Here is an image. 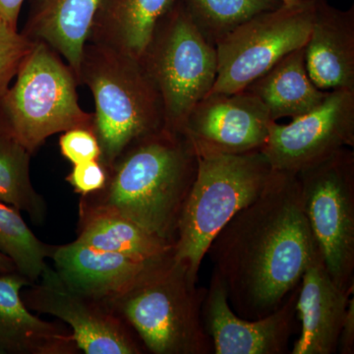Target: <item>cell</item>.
I'll list each match as a JSON object with an SVG mask.
<instances>
[{"mask_svg": "<svg viewBox=\"0 0 354 354\" xmlns=\"http://www.w3.org/2000/svg\"><path fill=\"white\" fill-rule=\"evenodd\" d=\"M50 258L53 269L69 290L102 302L124 290L153 261L157 260L135 259L84 245L76 241L53 246Z\"/></svg>", "mask_w": 354, "mask_h": 354, "instance_id": "16", "label": "cell"}, {"mask_svg": "<svg viewBox=\"0 0 354 354\" xmlns=\"http://www.w3.org/2000/svg\"><path fill=\"white\" fill-rule=\"evenodd\" d=\"M76 241L143 261L158 259L174 251V244L150 234L124 216L108 212H80Z\"/></svg>", "mask_w": 354, "mask_h": 354, "instance_id": "21", "label": "cell"}, {"mask_svg": "<svg viewBox=\"0 0 354 354\" xmlns=\"http://www.w3.org/2000/svg\"><path fill=\"white\" fill-rule=\"evenodd\" d=\"M264 104L249 91L209 93L190 111L183 133L197 155L260 151L272 122Z\"/></svg>", "mask_w": 354, "mask_h": 354, "instance_id": "12", "label": "cell"}, {"mask_svg": "<svg viewBox=\"0 0 354 354\" xmlns=\"http://www.w3.org/2000/svg\"><path fill=\"white\" fill-rule=\"evenodd\" d=\"M354 146V91H330L321 106L288 124L272 121L261 152L276 171L297 174Z\"/></svg>", "mask_w": 354, "mask_h": 354, "instance_id": "10", "label": "cell"}, {"mask_svg": "<svg viewBox=\"0 0 354 354\" xmlns=\"http://www.w3.org/2000/svg\"><path fill=\"white\" fill-rule=\"evenodd\" d=\"M65 180L82 197L104 189L108 181V169L99 160L73 165Z\"/></svg>", "mask_w": 354, "mask_h": 354, "instance_id": "27", "label": "cell"}, {"mask_svg": "<svg viewBox=\"0 0 354 354\" xmlns=\"http://www.w3.org/2000/svg\"><path fill=\"white\" fill-rule=\"evenodd\" d=\"M100 3L101 0H31L20 32L57 51L76 76Z\"/></svg>", "mask_w": 354, "mask_h": 354, "instance_id": "18", "label": "cell"}, {"mask_svg": "<svg viewBox=\"0 0 354 354\" xmlns=\"http://www.w3.org/2000/svg\"><path fill=\"white\" fill-rule=\"evenodd\" d=\"M31 311L64 321L79 351L86 354H141L134 332L104 302L69 290L53 267L46 265L41 279L22 293Z\"/></svg>", "mask_w": 354, "mask_h": 354, "instance_id": "11", "label": "cell"}, {"mask_svg": "<svg viewBox=\"0 0 354 354\" xmlns=\"http://www.w3.org/2000/svg\"><path fill=\"white\" fill-rule=\"evenodd\" d=\"M32 285L19 272L0 276V354H75L71 330L34 315L22 298Z\"/></svg>", "mask_w": 354, "mask_h": 354, "instance_id": "17", "label": "cell"}, {"mask_svg": "<svg viewBox=\"0 0 354 354\" xmlns=\"http://www.w3.org/2000/svg\"><path fill=\"white\" fill-rule=\"evenodd\" d=\"M299 285L283 304L269 315L246 320L234 313L227 291L214 274L202 305L205 329L213 342L215 354H285L295 333Z\"/></svg>", "mask_w": 354, "mask_h": 354, "instance_id": "13", "label": "cell"}, {"mask_svg": "<svg viewBox=\"0 0 354 354\" xmlns=\"http://www.w3.org/2000/svg\"><path fill=\"white\" fill-rule=\"evenodd\" d=\"M206 255L237 316L257 320L278 309L307 268L322 257L297 174L274 171L259 196L214 237Z\"/></svg>", "mask_w": 354, "mask_h": 354, "instance_id": "1", "label": "cell"}, {"mask_svg": "<svg viewBox=\"0 0 354 354\" xmlns=\"http://www.w3.org/2000/svg\"><path fill=\"white\" fill-rule=\"evenodd\" d=\"M31 157L17 140L0 129V201L25 212L32 223L41 225L48 209L32 183Z\"/></svg>", "mask_w": 354, "mask_h": 354, "instance_id": "22", "label": "cell"}, {"mask_svg": "<svg viewBox=\"0 0 354 354\" xmlns=\"http://www.w3.org/2000/svg\"><path fill=\"white\" fill-rule=\"evenodd\" d=\"M194 183L179 220L174 258L198 281L209 244L235 214L253 202L274 174L261 151L199 153Z\"/></svg>", "mask_w": 354, "mask_h": 354, "instance_id": "5", "label": "cell"}, {"mask_svg": "<svg viewBox=\"0 0 354 354\" xmlns=\"http://www.w3.org/2000/svg\"><path fill=\"white\" fill-rule=\"evenodd\" d=\"M34 43L0 17V97L10 87Z\"/></svg>", "mask_w": 354, "mask_h": 354, "instance_id": "25", "label": "cell"}, {"mask_svg": "<svg viewBox=\"0 0 354 354\" xmlns=\"http://www.w3.org/2000/svg\"><path fill=\"white\" fill-rule=\"evenodd\" d=\"M245 90L265 104L272 121L304 115L321 106L330 93L317 87L310 78L304 46L281 58Z\"/></svg>", "mask_w": 354, "mask_h": 354, "instance_id": "20", "label": "cell"}, {"mask_svg": "<svg viewBox=\"0 0 354 354\" xmlns=\"http://www.w3.org/2000/svg\"><path fill=\"white\" fill-rule=\"evenodd\" d=\"M53 246L39 241L23 220L19 209L0 201V253L32 283L41 279Z\"/></svg>", "mask_w": 354, "mask_h": 354, "instance_id": "23", "label": "cell"}, {"mask_svg": "<svg viewBox=\"0 0 354 354\" xmlns=\"http://www.w3.org/2000/svg\"><path fill=\"white\" fill-rule=\"evenodd\" d=\"M206 292L172 251L153 261L131 285L104 304L151 353L211 354L213 342L202 318Z\"/></svg>", "mask_w": 354, "mask_h": 354, "instance_id": "3", "label": "cell"}, {"mask_svg": "<svg viewBox=\"0 0 354 354\" xmlns=\"http://www.w3.org/2000/svg\"><path fill=\"white\" fill-rule=\"evenodd\" d=\"M23 3L24 0H0V17L15 29H18Z\"/></svg>", "mask_w": 354, "mask_h": 354, "instance_id": "29", "label": "cell"}, {"mask_svg": "<svg viewBox=\"0 0 354 354\" xmlns=\"http://www.w3.org/2000/svg\"><path fill=\"white\" fill-rule=\"evenodd\" d=\"M314 0L256 14L216 41L218 75L209 93L245 90L279 60L307 43Z\"/></svg>", "mask_w": 354, "mask_h": 354, "instance_id": "9", "label": "cell"}, {"mask_svg": "<svg viewBox=\"0 0 354 354\" xmlns=\"http://www.w3.org/2000/svg\"><path fill=\"white\" fill-rule=\"evenodd\" d=\"M337 353L341 354L354 353V299H349L346 317L339 334Z\"/></svg>", "mask_w": 354, "mask_h": 354, "instance_id": "28", "label": "cell"}, {"mask_svg": "<svg viewBox=\"0 0 354 354\" xmlns=\"http://www.w3.org/2000/svg\"><path fill=\"white\" fill-rule=\"evenodd\" d=\"M281 4H286V6H290V4L300 3L304 2L305 0H277Z\"/></svg>", "mask_w": 354, "mask_h": 354, "instance_id": "31", "label": "cell"}, {"mask_svg": "<svg viewBox=\"0 0 354 354\" xmlns=\"http://www.w3.org/2000/svg\"><path fill=\"white\" fill-rule=\"evenodd\" d=\"M15 272H17V270H16L12 261L7 258L3 254L0 253V276Z\"/></svg>", "mask_w": 354, "mask_h": 354, "instance_id": "30", "label": "cell"}, {"mask_svg": "<svg viewBox=\"0 0 354 354\" xmlns=\"http://www.w3.org/2000/svg\"><path fill=\"white\" fill-rule=\"evenodd\" d=\"M302 206L326 269L354 288V153L344 148L298 172Z\"/></svg>", "mask_w": 354, "mask_h": 354, "instance_id": "8", "label": "cell"}, {"mask_svg": "<svg viewBox=\"0 0 354 354\" xmlns=\"http://www.w3.org/2000/svg\"><path fill=\"white\" fill-rule=\"evenodd\" d=\"M15 83L0 97V129L34 153L46 139L75 127H92L81 108L73 70L43 41H35Z\"/></svg>", "mask_w": 354, "mask_h": 354, "instance_id": "6", "label": "cell"}, {"mask_svg": "<svg viewBox=\"0 0 354 354\" xmlns=\"http://www.w3.org/2000/svg\"><path fill=\"white\" fill-rule=\"evenodd\" d=\"M310 78L324 91H354V9L341 10L314 0V16L304 46Z\"/></svg>", "mask_w": 354, "mask_h": 354, "instance_id": "15", "label": "cell"}, {"mask_svg": "<svg viewBox=\"0 0 354 354\" xmlns=\"http://www.w3.org/2000/svg\"><path fill=\"white\" fill-rule=\"evenodd\" d=\"M59 148L62 155L72 165L101 158V147L92 127H75L62 133Z\"/></svg>", "mask_w": 354, "mask_h": 354, "instance_id": "26", "label": "cell"}, {"mask_svg": "<svg viewBox=\"0 0 354 354\" xmlns=\"http://www.w3.org/2000/svg\"><path fill=\"white\" fill-rule=\"evenodd\" d=\"M140 62L162 97L165 128L181 132L190 111L211 92L218 75L216 46L181 0L160 21Z\"/></svg>", "mask_w": 354, "mask_h": 354, "instance_id": "7", "label": "cell"}, {"mask_svg": "<svg viewBox=\"0 0 354 354\" xmlns=\"http://www.w3.org/2000/svg\"><path fill=\"white\" fill-rule=\"evenodd\" d=\"M76 78L92 93L93 130L106 169L134 142L165 127L162 97L140 60L87 43Z\"/></svg>", "mask_w": 354, "mask_h": 354, "instance_id": "4", "label": "cell"}, {"mask_svg": "<svg viewBox=\"0 0 354 354\" xmlns=\"http://www.w3.org/2000/svg\"><path fill=\"white\" fill-rule=\"evenodd\" d=\"M211 43L232 32L256 14L281 6L277 0H181Z\"/></svg>", "mask_w": 354, "mask_h": 354, "instance_id": "24", "label": "cell"}, {"mask_svg": "<svg viewBox=\"0 0 354 354\" xmlns=\"http://www.w3.org/2000/svg\"><path fill=\"white\" fill-rule=\"evenodd\" d=\"M179 0H101L88 43L140 60L160 21Z\"/></svg>", "mask_w": 354, "mask_h": 354, "instance_id": "19", "label": "cell"}, {"mask_svg": "<svg viewBox=\"0 0 354 354\" xmlns=\"http://www.w3.org/2000/svg\"><path fill=\"white\" fill-rule=\"evenodd\" d=\"M197 169V153L189 140L162 128L128 147L106 169L104 189L82 197L80 212L124 216L174 246Z\"/></svg>", "mask_w": 354, "mask_h": 354, "instance_id": "2", "label": "cell"}, {"mask_svg": "<svg viewBox=\"0 0 354 354\" xmlns=\"http://www.w3.org/2000/svg\"><path fill=\"white\" fill-rule=\"evenodd\" d=\"M353 290H342L330 278L322 257L307 268L297 300V313L301 322L299 337L291 354L337 353L339 334Z\"/></svg>", "mask_w": 354, "mask_h": 354, "instance_id": "14", "label": "cell"}]
</instances>
